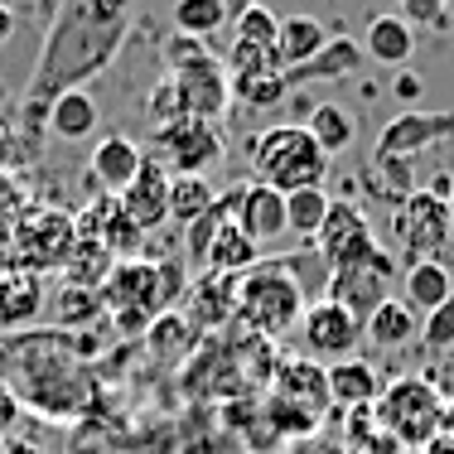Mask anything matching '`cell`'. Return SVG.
Here are the masks:
<instances>
[{
  "label": "cell",
  "mask_w": 454,
  "mask_h": 454,
  "mask_svg": "<svg viewBox=\"0 0 454 454\" xmlns=\"http://www.w3.org/2000/svg\"><path fill=\"white\" fill-rule=\"evenodd\" d=\"M131 5L136 0H73V5H59L44 35V49H39V63L29 73V92L20 102L29 126L49 131V106L63 92H82V82L112 68L126 35H131Z\"/></svg>",
  "instance_id": "cell-1"
},
{
  "label": "cell",
  "mask_w": 454,
  "mask_h": 454,
  "mask_svg": "<svg viewBox=\"0 0 454 454\" xmlns=\"http://www.w3.org/2000/svg\"><path fill=\"white\" fill-rule=\"evenodd\" d=\"M232 309L252 333L280 339L305 319V286L290 276V262H256L247 276H237Z\"/></svg>",
  "instance_id": "cell-2"
},
{
  "label": "cell",
  "mask_w": 454,
  "mask_h": 454,
  "mask_svg": "<svg viewBox=\"0 0 454 454\" xmlns=\"http://www.w3.org/2000/svg\"><path fill=\"white\" fill-rule=\"evenodd\" d=\"M247 165L256 184H271L276 193H300V189H324L329 155L315 145L305 126H271L247 140Z\"/></svg>",
  "instance_id": "cell-3"
},
{
  "label": "cell",
  "mask_w": 454,
  "mask_h": 454,
  "mask_svg": "<svg viewBox=\"0 0 454 454\" xmlns=\"http://www.w3.org/2000/svg\"><path fill=\"white\" fill-rule=\"evenodd\" d=\"M445 402L450 396L440 392L430 377L406 372L382 382V396H377L372 416L382 420V430L402 445V454H420L435 435H445Z\"/></svg>",
  "instance_id": "cell-4"
},
{
  "label": "cell",
  "mask_w": 454,
  "mask_h": 454,
  "mask_svg": "<svg viewBox=\"0 0 454 454\" xmlns=\"http://www.w3.org/2000/svg\"><path fill=\"white\" fill-rule=\"evenodd\" d=\"M73 247H78V213L53 208V203H29L25 218L15 223L0 271H29V276L63 271Z\"/></svg>",
  "instance_id": "cell-5"
},
{
  "label": "cell",
  "mask_w": 454,
  "mask_h": 454,
  "mask_svg": "<svg viewBox=\"0 0 454 454\" xmlns=\"http://www.w3.org/2000/svg\"><path fill=\"white\" fill-rule=\"evenodd\" d=\"M175 295H179V271L165 262H145V256L116 262L102 286V305L116 309L121 329H145L155 315H165L175 305Z\"/></svg>",
  "instance_id": "cell-6"
},
{
  "label": "cell",
  "mask_w": 454,
  "mask_h": 454,
  "mask_svg": "<svg viewBox=\"0 0 454 454\" xmlns=\"http://www.w3.org/2000/svg\"><path fill=\"white\" fill-rule=\"evenodd\" d=\"M392 237H396V252L406 256V266L416 262H440V252L450 247L454 223L450 208L435 189H411L402 203H396V218H392Z\"/></svg>",
  "instance_id": "cell-7"
},
{
  "label": "cell",
  "mask_w": 454,
  "mask_h": 454,
  "mask_svg": "<svg viewBox=\"0 0 454 454\" xmlns=\"http://www.w3.org/2000/svg\"><path fill=\"white\" fill-rule=\"evenodd\" d=\"M150 150H155V165L165 160L169 175H208L213 165L223 160L227 140L218 131V121H203V116H184L175 126H160L150 136Z\"/></svg>",
  "instance_id": "cell-8"
},
{
  "label": "cell",
  "mask_w": 454,
  "mask_h": 454,
  "mask_svg": "<svg viewBox=\"0 0 454 454\" xmlns=\"http://www.w3.org/2000/svg\"><path fill=\"white\" fill-rule=\"evenodd\" d=\"M300 343H305V358L333 367L358 353L363 319L348 315L343 305H333V300H315V305H305V319H300Z\"/></svg>",
  "instance_id": "cell-9"
},
{
  "label": "cell",
  "mask_w": 454,
  "mask_h": 454,
  "mask_svg": "<svg viewBox=\"0 0 454 454\" xmlns=\"http://www.w3.org/2000/svg\"><path fill=\"white\" fill-rule=\"evenodd\" d=\"M315 252H319V262L329 266V271H339V266H358V262H367V256H377L382 242L372 237L367 213L353 199H343V203H333L329 218H324L319 237H315Z\"/></svg>",
  "instance_id": "cell-10"
},
{
  "label": "cell",
  "mask_w": 454,
  "mask_h": 454,
  "mask_svg": "<svg viewBox=\"0 0 454 454\" xmlns=\"http://www.w3.org/2000/svg\"><path fill=\"white\" fill-rule=\"evenodd\" d=\"M392 276H396L392 252H377V256H367V262H358V266H339V271H329L324 300H333V305H343L348 315L367 319L372 309H382L387 300H392Z\"/></svg>",
  "instance_id": "cell-11"
},
{
  "label": "cell",
  "mask_w": 454,
  "mask_h": 454,
  "mask_svg": "<svg viewBox=\"0 0 454 454\" xmlns=\"http://www.w3.org/2000/svg\"><path fill=\"white\" fill-rule=\"evenodd\" d=\"M450 136H454V112H402L382 126L372 160L377 165H406L411 155H420V150L440 145Z\"/></svg>",
  "instance_id": "cell-12"
},
{
  "label": "cell",
  "mask_w": 454,
  "mask_h": 454,
  "mask_svg": "<svg viewBox=\"0 0 454 454\" xmlns=\"http://www.w3.org/2000/svg\"><path fill=\"white\" fill-rule=\"evenodd\" d=\"M169 78H175V88L184 97V106H189V116L218 121V116L227 112V102H232V78H227V63L218 59V53L189 63V68H175Z\"/></svg>",
  "instance_id": "cell-13"
},
{
  "label": "cell",
  "mask_w": 454,
  "mask_h": 454,
  "mask_svg": "<svg viewBox=\"0 0 454 454\" xmlns=\"http://www.w3.org/2000/svg\"><path fill=\"white\" fill-rule=\"evenodd\" d=\"M271 396L276 402H290L309 416H329L333 396H329V367L315 363V358H290L276 367V382H271Z\"/></svg>",
  "instance_id": "cell-14"
},
{
  "label": "cell",
  "mask_w": 454,
  "mask_h": 454,
  "mask_svg": "<svg viewBox=\"0 0 454 454\" xmlns=\"http://www.w3.org/2000/svg\"><path fill=\"white\" fill-rule=\"evenodd\" d=\"M232 218L256 247H271L286 237V193H276L271 184H256V179L242 184V193L232 203Z\"/></svg>",
  "instance_id": "cell-15"
},
{
  "label": "cell",
  "mask_w": 454,
  "mask_h": 454,
  "mask_svg": "<svg viewBox=\"0 0 454 454\" xmlns=\"http://www.w3.org/2000/svg\"><path fill=\"white\" fill-rule=\"evenodd\" d=\"M116 203H121V213L140 232H155L160 223H169V169L145 155V169L136 175V184L126 193H116Z\"/></svg>",
  "instance_id": "cell-16"
},
{
  "label": "cell",
  "mask_w": 454,
  "mask_h": 454,
  "mask_svg": "<svg viewBox=\"0 0 454 454\" xmlns=\"http://www.w3.org/2000/svg\"><path fill=\"white\" fill-rule=\"evenodd\" d=\"M140 169H145V150H140L131 136H102L92 145V155H88V175L102 184L112 199L131 189Z\"/></svg>",
  "instance_id": "cell-17"
},
{
  "label": "cell",
  "mask_w": 454,
  "mask_h": 454,
  "mask_svg": "<svg viewBox=\"0 0 454 454\" xmlns=\"http://www.w3.org/2000/svg\"><path fill=\"white\" fill-rule=\"evenodd\" d=\"M39 309H44V276L0 271V329L5 333L35 329Z\"/></svg>",
  "instance_id": "cell-18"
},
{
  "label": "cell",
  "mask_w": 454,
  "mask_h": 454,
  "mask_svg": "<svg viewBox=\"0 0 454 454\" xmlns=\"http://www.w3.org/2000/svg\"><path fill=\"white\" fill-rule=\"evenodd\" d=\"M256 262H262V247L237 227V218H223L208 242V256H203V276H247Z\"/></svg>",
  "instance_id": "cell-19"
},
{
  "label": "cell",
  "mask_w": 454,
  "mask_h": 454,
  "mask_svg": "<svg viewBox=\"0 0 454 454\" xmlns=\"http://www.w3.org/2000/svg\"><path fill=\"white\" fill-rule=\"evenodd\" d=\"M402 300L411 309H416L420 319L435 315L440 305H450L454 300V271L445 262H416L402 271Z\"/></svg>",
  "instance_id": "cell-20"
},
{
  "label": "cell",
  "mask_w": 454,
  "mask_h": 454,
  "mask_svg": "<svg viewBox=\"0 0 454 454\" xmlns=\"http://www.w3.org/2000/svg\"><path fill=\"white\" fill-rule=\"evenodd\" d=\"M329 396L343 411H367L382 396V377H377V367L367 358H343L329 367Z\"/></svg>",
  "instance_id": "cell-21"
},
{
  "label": "cell",
  "mask_w": 454,
  "mask_h": 454,
  "mask_svg": "<svg viewBox=\"0 0 454 454\" xmlns=\"http://www.w3.org/2000/svg\"><path fill=\"white\" fill-rule=\"evenodd\" d=\"M363 339L372 343V348H382V353H396V348H406V343L420 339V315L406 305V300L392 295L382 309H372V315L363 319Z\"/></svg>",
  "instance_id": "cell-22"
},
{
  "label": "cell",
  "mask_w": 454,
  "mask_h": 454,
  "mask_svg": "<svg viewBox=\"0 0 454 454\" xmlns=\"http://www.w3.org/2000/svg\"><path fill=\"white\" fill-rule=\"evenodd\" d=\"M324 44H329V29H324L315 15H286V20H280L276 53H280V68H286V73L305 68Z\"/></svg>",
  "instance_id": "cell-23"
},
{
  "label": "cell",
  "mask_w": 454,
  "mask_h": 454,
  "mask_svg": "<svg viewBox=\"0 0 454 454\" xmlns=\"http://www.w3.org/2000/svg\"><path fill=\"white\" fill-rule=\"evenodd\" d=\"M363 53L377 59V63L402 68L411 53H416V25H406L402 15H377L372 25H367V35H363Z\"/></svg>",
  "instance_id": "cell-24"
},
{
  "label": "cell",
  "mask_w": 454,
  "mask_h": 454,
  "mask_svg": "<svg viewBox=\"0 0 454 454\" xmlns=\"http://www.w3.org/2000/svg\"><path fill=\"white\" fill-rule=\"evenodd\" d=\"M39 145H44V131H39V126H29L20 106L0 112V169H5V175L35 165V160H39Z\"/></svg>",
  "instance_id": "cell-25"
},
{
  "label": "cell",
  "mask_w": 454,
  "mask_h": 454,
  "mask_svg": "<svg viewBox=\"0 0 454 454\" xmlns=\"http://www.w3.org/2000/svg\"><path fill=\"white\" fill-rule=\"evenodd\" d=\"M363 44L348 35H329V44H324L315 59L305 63V68L286 73V82H315V78H343V73H358L363 68Z\"/></svg>",
  "instance_id": "cell-26"
},
{
  "label": "cell",
  "mask_w": 454,
  "mask_h": 454,
  "mask_svg": "<svg viewBox=\"0 0 454 454\" xmlns=\"http://www.w3.org/2000/svg\"><path fill=\"white\" fill-rule=\"evenodd\" d=\"M305 131L315 136V145L324 150V155H339V150H348L353 136H358V116H353L343 102H319L315 112H309Z\"/></svg>",
  "instance_id": "cell-27"
},
{
  "label": "cell",
  "mask_w": 454,
  "mask_h": 454,
  "mask_svg": "<svg viewBox=\"0 0 454 454\" xmlns=\"http://www.w3.org/2000/svg\"><path fill=\"white\" fill-rule=\"evenodd\" d=\"M213 203H218V193H213L208 179H199V175H169V223H179L184 232H189V227L199 223Z\"/></svg>",
  "instance_id": "cell-28"
},
{
  "label": "cell",
  "mask_w": 454,
  "mask_h": 454,
  "mask_svg": "<svg viewBox=\"0 0 454 454\" xmlns=\"http://www.w3.org/2000/svg\"><path fill=\"white\" fill-rule=\"evenodd\" d=\"M333 199L324 189H300V193H286V237H300V242L315 247L324 218H329Z\"/></svg>",
  "instance_id": "cell-29"
},
{
  "label": "cell",
  "mask_w": 454,
  "mask_h": 454,
  "mask_svg": "<svg viewBox=\"0 0 454 454\" xmlns=\"http://www.w3.org/2000/svg\"><path fill=\"white\" fill-rule=\"evenodd\" d=\"M97 131V102L88 92H63L49 106V136L59 140H88Z\"/></svg>",
  "instance_id": "cell-30"
},
{
  "label": "cell",
  "mask_w": 454,
  "mask_h": 454,
  "mask_svg": "<svg viewBox=\"0 0 454 454\" xmlns=\"http://www.w3.org/2000/svg\"><path fill=\"white\" fill-rule=\"evenodd\" d=\"M97 315H106L102 305V290H82V286H68L59 290V300H53V329H88V324H97Z\"/></svg>",
  "instance_id": "cell-31"
},
{
  "label": "cell",
  "mask_w": 454,
  "mask_h": 454,
  "mask_svg": "<svg viewBox=\"0 0 454 454\" xmlns=\"http://www.w3.org/2000/svg\"><path fill=\"white\" fill-rule=\"evenodd\" d=\"M227 25V0H175V35L208 39Z\"/></svg>",
  "instance_id": "cell-32"
},
{
  "label": "cell",
  "mask_w": 454,
  "mask_h": 454,
  "mask_svg": "<svg viewBox=\"0 0 454 454\" xmlns=\"http://www.w3.org/2000/svg\"><path fill=\"white\" fill-rule=\"evenodd\" d=\"M290 92L286 73H242L232 78V102L252 106V112H266V106H280Z\"/></svg>",
  "instance_id": "cell-33"
},
{
  "label": "cell",
  "mask_w": 454,
  "mask_h": 454,
  "mask_svg": "<svg viewBox=\"0 0 454 454\" xmlns=\"http://www.w3.org/2000/svg\"><path fill=\"white\" fill-rule=\"evenodd\" d=\"M276 35H280V20L271 5H247L242 15H232V44H252V49H276Z\"/></svg>",
  "instance_id": "cell-34"
},
{
  "label": "cell",
  "mask_w": 454,
  "mask_h": 454,
  "mask_svg": "<svg viewBox=\"0 0 454 454\" xmlns=\"http://www.w3.org/2000/svg\"><path fill=\"white\" fill-rule=\"evenodd\" d=\"M29 203H35V199L25 193V184L0 169V266H5V247H10V237H15V223L25 218Z\"/></svg>",
  "instance_id": "cell-35"
},
{
  "label": "cell",
  "mask_w": 454,
  "mask_h": 454,
  "mask_svg": "<svg viewBox=\"0 0 454 454\" xmlns=\"http://www.w3.org/2000/svg\"><path fill=\"white\" fill-rule=\"evenodd\" d=\"M145 112H150V121H155V131H160V126H175V121H184V116H189V106H184V97H179V88H175V78H169V73L155 82V88H150Z\"/></svg>",
  "instance_id": "cell-36"
},
{
  "label": "cell",
  "mask_w": 454,
  "mask_h": 454,
  "mask_svg": "<svg viewBox=\"0 0 454 454\" xmlns=\"http://www.w3.org/2000/svg\"><path fill=\"white\" fill-rule=\"evenodd\" d=\"M266 426L280 430V435H315L324 420L309 416V411H300V406H290V402H276V396H266Z\"/></svg>",
  "instance_id": "cell-37"
},
{
  "label": "cell",
  "mask_w": 454,
  "mask_h": 454,
  "mask_svg": "<svg viewBox=\"0 0 454 454\" xmlns=\"http://www.w3.org/2000/svg\"><path fill=\"white\" fill-rule=\"evenodd\" d=\"M420 343H426V353H435V358H445V353L454 348V300L440 305L435 315L420 319Z\"/></svg>",
  "instance_id": "cell-38"
},
{
  "label": "cell",
  "mask_w": 454,
  "mask_h": 454,
  "mask_svg": "<svg viewBox=\"0 0 454 454\" xmlns=\"http://www.w3.org/2000/svg\"><path fill=\"white\" fill-rule=\"evenodd\" d=\"M208 44L203 39H189V35H175L165 44V73H175V68H189V63H199V59H208Z\"/></svg>",
  "instance_id": "cell-39"
},
{
  "label": "cell",
  "mask_w": 454,
  "mask_h": 454,
  "mask_svg": "<svg viewBox=\"0 0 454 454\" xmlns=\"http://www.w3.org/2000/svg\"><path fill=\"white\" fill-rule=\"evenodd\" d=\"M20 416H25V406H20L15 387L0 382V440H10V430H15V420H20Z\"/></svg>",
  "instance_id": "cell-40"
},
{
  "label": "cell",
  "mask_w": 454,
  "mask_h": 454,
  "mask_svg": "<svg viewBox=\"0 0 454 454\" xmlns=\"http://www.w3.org/2000/svg\"><path fill=\"white\" fill-rule=\"evenodd\" d=\"M450 0H402V20L406 25H430V20H440V10H445Z\"/></svg>",
  "instance_id": "cell-41"
},
{
  "label": "cell",
  "mask_w": 454,
  "mask_h": 454,
  "mask_svg": "<svg viewBox=\"0 0 454 454\" xmlns=\"http://www.w3.org/2000/svg\"><path fill=\"white\" fill-rule=\"evenodd\" d=\"M420 88H426V82L416 78V73H402V78H396V97H402V102H411V97H420Z\"/></svg>",
  "instance_id": "cell-42"
},
{
  "label": "cell",
  "mask_w": 454,
  "mask_h": 454,
  "mask_svg": "<svg viewBox=\"0 0 454 454\" xmlns=\"http://www.w3.org/2000/svg\"><path fill=\"white\" fill-rule=\"evenodd\" d=\"M10 35H15V5H10V0H0V49L10 44Z\"/></svg>",
  "instance_id": "cell-43"
},
{
  "label": "cell",
  "mask_w": 454,
  "mask_h": 454,
  "mask_svg": "<svg viewBox=\"0 0 454 454\" xmlns=\"http://www.w3.org/2000/svg\"><path fill=\"white\" fill-rule=\"evenodd\" d=\"M420 454H454V435H450V430H445V435H435V440H430V445L420 450Z\"/></svg>",
  "instance_id": "cell-44"
},
{
  "label": "cell",
  "mask_w": 454,
  "mask_h": 454,
  "mask_svg": "<svg viewBox=\"0 0 454 454\" xmlns=\"http://www.w3.org/2000/svg\"><path fill=\"white\" fill-rule=\"evenodd\" d=\"M247 5H256V0H227V15H242Z\"/></svg>",
  "instance_id": "cell-45"
},
{
  "label": "cell",
  "mask_w": 454,
  "mask_h": 454,
  "mask_svg": "<svg viewBox=\"0 0 454 454\" xmlns=\"http://www.w3.org/2000/svg\"><path fill=\"white\" fill-rule=\"evenodd\" d=\"M445 430H450V435H454V396H450V402H445Z\"/></svg>",
  "instance_id": "cell-46"
},
{
  "label": "cell",
  "mask_w": 454,
  "mask_h": 454,
  "mask_svg": "<svg viewBox=\"0 0 454 454\" xmlns=\"http://www.w3.org/2000/svg\"><path fill=\"white\" fill-rule=\"evenodd\" d=\"M445 208H450V223H454V189H450V199H445Z\"/></svg>",
  "instance_id": "cell-47"
},
{
  "label": "cell",
  "mask_w": 454,
  "mask_h": 454,
  "mask_svg": "<svg viewBox=\"0 0 454 454\" xmlns=\"http://www.w3.org/2000/svg\"><path fill=\"white\" fill-rule=\"evenodd\" d=\"M348 454H353V450H348Z\"/></svg>",
  "instance_id": "cell-48"
}]
</instances>
